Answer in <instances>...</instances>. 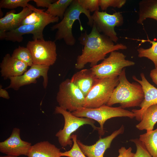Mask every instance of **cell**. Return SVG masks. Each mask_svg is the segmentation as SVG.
<instances>
[{
    "instance_id": "cell-3",
    "label": "cell",
    "mask_w": 157,
    "mask_h": 157,
    "mask_svg": "<svg viewBox=\"0 0 157 157\" xmlns=\"http://www.w3.org/2000/svg\"><path fill=\"white\" fill-rule=\"evenodd\" d=\"M119 83L115 88L106 105L111 106L119 104L122 108L139 106L144 97L142 86L137 82L127 80L125 68L118 76Z\"/></svg>"
},
{
    "instance_id": "cell-1",
    "label": "cell",
    "mask_w": 157,
    "mask_h": 157,
    "mask_svg": "<svg viewBox=\"0 0 157 157\" xmlns=\"http://www.w3.org/2000/svg\"><path fill=\"white\" fill-rule=\"evenodd\" d=\"M92 27L89 33L85 31L78 38L83 47L81 54L76 59L75 67L77 69H82L88 63L92 67L100 61L104 59L107 54L127 49V46L122 43L115 44L109 38L99 33L94 24Z\"/></svg>"
},
{
    "instance_id": "cell-27",
    "label": "cell",
    "mask_w": 157,
    "mask_h": 157,
    "mask_svg": "<svg viewBox=\"0 0 157 157\" xmlns=\"http://www.w3.org/2000/svg\"><path fill=\"white\" fill-rule=\"evenodd\" d=\"M71 138L73 141V144L72 148L69 150L65 152H61V156H65L68 157H87L82 152L77 142V135L72 134Z\"/></svg>"
},
{
    "instance_id": "cell-36",
    "label": "cell",
    "mask_w": 157,
    "mask_h": 157,
    "mask_svg": "<svg viewBox=\"0 0 157 157\" xmlns=\"http://www.w3.org/2000/svg\"><path fill=\"white\" fill-rule=\"evenodd\" d=\"M0 157H18L16 156H10V155H7L6 156H0Z\"/></svg>"
},
{
    "instance_id": "cell-18",
    "label": "cell",
    "mask_w": 157,
    "mask_h": 157,
    "mask_svg": "<svg viewBox=\"0 0 157 157\" xmlns=\"http://www.w3.org/2000/svg\"><path fill=\"white\" fill-rule=\"evenodd\" d=\"M98 80L90 69H81L75 73L71 79L85 97Z\"/></svg>"
},
{
    "instance_id": "cell-8",
    "label": "cell",
    "mask_w": 157,
    "mask_h": 157,
    "mask_svg": "<svg viewBox=\"0 0 157 157\" xmlns=\"http://www.w3.org/2000/svg\"><path fill=\"white\" fill-rule=\"evenodd\" d=\"M85 98L71 79L67 78L60 84L56 99L60 107L72 112L84 107Z\"/></svg>"
},
{
    "instance_id": "cell-11",
    "label": "cell",
    "mask_w": 157,
    "mask_h": 157,
    "mask_svg": "<svg viewBox=\"0 0 157 157\" xmlns=\"http://www.w3.org/2000/svg\"><path fill=\"white\" fill-rule=\"evenodd\" d=\"M49 68V66L33 64L22 75L10 77V84L5 89L13 88L15 90H18L24 85L36 83L37 79L41 76L43 78L44 88H46L48 83V72Z\"/></svg>"
},
{
    "instance_id": "cell-24",
    "label": "cell",
    "mask_w": 157,
    "mask_h": 157,
    "mask_svg": "<svg viewBox=\"0 0 157 157\" xmlns=\"http://www.w3.org/2000/svg\"><path fill=\"white\" fill-rule=\"evenodd\" d=\"M73 0H58L51 3L45 11L46 13L61 19Z\"/></svg>"
},
{
    "instance_id": "cell-23",
    "label": "cell",
    "mask_w": 157,
    "mask_h": 157,
    "mask_svg": "<svg viewBox=\"0 0 157 157\" xmlns=\"http://www.w3.org/2000/svg\"><path fill=\"white\" fill-rule=\"evenodd\" d=\"M139 139L152 157H157V128L140 135Z\"/></svg>"
},
{
    "instance_id": "cell-35",
    "label": "cell",
    "mask_w": 157,
    "mask_h": 157,
    "mask_svg": "<svg viewBox=\"0 0 157 157\" xmlns=\"http://www.w3.org/2000/svg\"><path fill=\"white\" fill-rule=\"evenodd\" d=\"M0 97L6 99H9L10 98L8 92L5 89L2 88V85H0Z\"/></svg>"
},
{
    "instance_id": "cell-13",
    "label": "cell",
    "mask_w": 157,
    "mask_h": 157,
    "mask_svg": "<svg viewBox=\"0 0 157 157\" xmlns=\"http://www.w3.org/2000/svg\"><path fill=\"white\" fill-rule=\"evenodd\" d=\"M31 146V143L21 139L20 129L14 128L10 136L0 142V151L7 155L27 156Z\"/></svg>"
},
{
    "instance_id": "cell-20",
    "label": "cell",
    "mask_w": 157,
    "mask_h": 157,
    "mask_svg": "<svg viewBox=\"0 0 157 157\" xmlns=\"http://www.w3.org/2000/svg\"><path fill=\"white\" fill-rule=\"evenodd\" d=\"M138 18L137 23L143 24L147 18L157 20V0H142L138 3Z\"/></svg>"
},
{
    "instance_id": "cell-6",
    "label": "cell",
    "mask_w": 157,
    "mask_h": 157,
    "mask_svg": "<svg viewBox=\"0 0 157 157\" xmlns=\"http://www.w3.org/2000/svg\"><path fill=\"white\" fill-rule=\"evenodd\" d=\"M126 57L122 53L112 51L100 63L90 69L99 79L118 77L124 67L135 64L134 62L126 59Z\"/></svg>"
},
{
    "instance_id": "cell-19",
    "label": "cell",
    "mask_w": 157,
    "mask_h": 157,
    "mask_svg": "<svg viewBox=\"0 0 157 157\" xmlns=\"http://www.w3.org/2000/svg\"><path fill=\"white\" fill-rule=\"evenodd\" d=\"M60 149L48 141H41L32 145L27 157H60Z\"/></svg>"
},
{
    "instance_id": "cell-2",
    "label": "cell",
    "mask_w": 157,
    "mask_h": 157,
    "mask_svg": "<svg viewBox=\"0 0 157 157\" xmlns=\"http://www.w3.org/2000/svg\"><path fill=\"white\" fill-rule=\"evenodd\" d=\"M82 13L84 14L88 18V25L92 26L93 22L90 12L81 6L78 0H73L61 21L51 28L52 31L57 30L55 35V40L63 39L68 46H72L75 44L76 40L72 33V28L75 21L78 20L79 22L80 30L82 31L84 30L80 19V16Z\"/></svg>"
},
{
    "instance_id": "cell-25",
    "label": "cell",
    "mask_w": 157,
    "mask_h": 157,
    "mask_svg": "<svg viewBox=\"0 0 157 157\" xmlns=\"http://www.w3.org/2000/svg\"><path fill=\"white\" fill-rule=\"evenodd\" d=\"M135 40L141 41L142 43L149 42L151 44V47L148 49L140 47L138 49V56L140 58H146L151 60L155 67H157V42L151 40L148 38L147 40Z\"/></svg>"
},
{
    "instance_id": "cell-14",
    "label": "cell",
    "mask_w": 157,
    "mask_h": 157,
    "mask_svg": "<svg viewBox=\"0 0 157 157\" xmlns=\"http://www.w3.org/2000/svg\"><path fill=\"white\" fill-rule=\"evenodd\" d=\"M124 130V126L122 125L110 135L103 138L100 136L99 139L95 143L91 145H85L78 140H77V142L80 149L87 157H103L105 151L110 148L113 140L118 135L123 133Z\"/></svg>"
},
{
    "instance_id": "cell-34",
    "label": "cell",
    "mask_w": 157,
    "mask_h": 157,
    "mask_svg": "<svg viewBox=\"0 0 157 157\" xmlns=\"http://www.w3.org/2000/svg\"><path fill=\"white\" fill-rule=\"evenodd\" d=\"M150 76L154 82L157 86V67L152 69L150 73Z\"/></svg>"
},
{
    "instance_id": "cell-26",
    "label": "cell",
    "mask_w": 157,
    "mask_h": 157,
    "mask_svg": "<svg viewBox=\"0 0 157 157\" xmlns=\"http://www.w3.org/2000/svg\"><path fill=\"white\" fill-rule=\"evenodd\" d=\"M11 56L24 62L28 66L31 67L33 64L31 54L26 47L19 46L13 51Z\"/></svg>"
},
{
    "instance_id": "cell-7",
    "label": "cell",
    "mask_w": 157,
    "mask_h": 157,
    "mask_svg": "<svg viewBox=\"0 0 157 157\" xmlns=\"http://www.w3.org/2000/svg\"><path fill=\"white\" fill-rule=\"evenodd\" d=\"M119 82L118 76L99 79L85 97L84 107L96 108L106 105Z\"/></svg>"
},
{
    "instance_id": "cell-28",
    "label": "cell",
    "mask_w": 157,
    "mask_h": 157,
    "mask_svg": "<svg viewBox=\"0 0 157 157\" xmlns=\"http://www.w3.org/2000/svg\"><path fill=\"white\" fill-rule=\"evenodd\" d=\"M30 0H1L0 1V8L13 9L18 7L23 8L29 7L30 4L28 3Z\"/></svg>"
},
{
    "instance_id": "cell-29",
    "label": "cell",
    "mask_w": 157,
    "mask_h": 157,
    "mask_svg": "<svg viewBox=\"0 0 157 157\" xmlns=\"http://www.w3.org/2000/svg\"><path fill=\"white\" fill-rule=\"evenodd\" d=\"M130 141L135 144L136 148V152L132 157H152L139 138L131 139Z\"/></svg>"
},
{
    "instance_id": "cell-10",
    "label": "cell",
    "mask_w": 157,
    "mask_h": 157,
    "mask_svg": "<svg viewBox=\"0 0 157 157\" xmlns=\"http://www.w3.org/2000/svg\"><path fill=\"white\" fill-rule=\"evenodd\" d=\"M91 17L93 24L99 33L109 38L114 42H117L119 38L115 28L121 26L123 24L124 18L120 12H115L110 14L106 11H96Z\"/></svg>"
},
{
    "instance_id": "cell-17",
    "label": "cell",
    "mask_w": 157,
    "mask_h": 157,
    "mask_svg": "<svg viewBox=\"0 0 157 157\" xmlns=\"http://www.w3.org/2000/svg\"><path fill=\"white\" fill-rule=\"evenodd\" d=\"M33 11L31 8L26 7L17 13H15L14 10L7 13L0 19V31L7 32L17 28L21 25L25 18Z\"/></svg>"
},
{
    "instance_id": "cell-5",
    "label": "cell",
    "mask_w": 157,
    "mask_h": 157,
    "mask_svg": "<svg viewBox=\"0 0 157 157\" xmlns=\"http://www.w3.org/2000/svg\"><path fill=\"white\" fill-rule=\"evenodd\" d=\"M54 113L62 115L64 119V125L63 129L60 130L55 135L58 138L59 143L63 147L72 144L73 141L71 140V136L73 133L81 126L89 124L98 132L99 131V127L95 126V121L92 119L76 116L73 115L71 112L59 106L56 107Z\"/></svg>"
},
{
    "instance_id": "cell-32",
    "label": "cell",
    "mask_w": 157,
    "mask_h": 157,
    "mask_svg": "<svg viewBox=\"0 0 157 157\" xmlns=\"http://www.w3.org/2000/svg\"><path fill=\"white\" fill-rule=\"evenodd\" d=\"M132 149L130 147L128 149L122 147L118 150L119 155L117 157H132L134 153L132 152Z\"/></svg>"
},
{
    "instance_id": "cell-16",
    "label": "cell",
    "mask_w": 157,
    "mask_h": 157,
    "mask_svg": "<svg viewBox=\"0 0 157 157\" xmlns=\"http://www.w3.org/2000/svg\"><path fill=\"white\" fill-rule=\"evenodd\" d=\"M28 66L24 62L7 53L0 63L1 76L4 79L22 75L27 70Z\"/></svg>"
},
{
    "instance_id": "cell-15",
    "label": "cell",
    "mask_w": 157,
    "mask_h": 157,
    "mask_svg": "<svg viewBox=\"0 0 157 157\" xmlns=\"http://www.w3.org/2000/svg\"><path fill=\"white\" fill-rule=\"evenodd\" d=\"M140 76L141 80L138 79L135 76H133L132 78L142 86L144 97L139 106L140 108L139 109H133L131 110L135 115L136 119L140 122L146 109L149 106L157 104V88L149 82L144 73H141Z\"/></svg>"
},
{
    "instance_id": "cell-31",
    "label": "cell",
    "mask_w": 157,
    "mask_h": 157,
    "mask_svg": "<svg viewBox=\"0 0 157 157\" xmlns=\"http://www.w3.org/2000/svg\"><path fill=\"white\" fill-rule=\"evenodd\" d=\"M79 4L90 12L99 11V0H78Z\"/></svg>"
},
{
    "instance_id": "cell-33",
    "label": "cell",
    "mask_w": 157,
    "mask_h": 157,
    "mask_svg": "<svg viewBox=\"0 0 157 157\" xmlns=\"http://www.w3.org/2000/svg\"><path fill=\"white\" fill-rule=\"evenodd\" d=\"M38 7H43L48 8L50 5L55 2L56 0H33Z\"/></svg>"
},
{
    "instance_id": "cell-9",
    "label": "cell",
    "mask_w": 157,
    "mask_h": 157,
    "mask_svg": "<svg viewBox=\"0 0 157 157\" xmlns=\"http://www.w3.org/2000/svg\"><path fill=\"white\" fill-rule=\"evenodd\" d=\"M26 47L29 50L34 64L50 67L56 59V47L55 41L37 39L29 41Z\"/></svg>"
},
{
    "instance_id": "cell-30",
    "label": "cell",
    "mask_w": 157,
    "mask_h": 157,
    "mask_svg": "<svg viewBox=\"0 0 157 157\" xmlns=\"http://www.w3.org/2000/svg\"><path fill=\"white\" fill-rule=\"evenodd\" d=\"M126 0H99V4L101 10H106L110 7L120 8L126 3Z\"/></svg>"
},
{
    "instance_id": "cell-12",
    "label": "cell",
    "mask_w": 157,
    "mask_h": 157,
    "mask_svg": "<svg viewBox=\"0 0 157 157\" xmlns=\"http://www.w3.org/2000/svg\"><path fill=\"white\" fill-rule=\"evenodd\" d=\"M51 23L46 21L35 24L22 25L14 30L7 32H0V39L14 42H21L23 41V35L31 34L33 35V40H44V29L47 25Z\"/></svg>"
},
{
    "instance_id": "cell-22",
    "label": "cell",
    "mask_w": 157,
    "mask_h": 157,
    "mask_svg": "<svg viewBox=\"0 0 157 157\" xmlns=\"http://www.w3.org/2000/svg\"><path fill=\"white\" fill-rule=\"evenodd\" d=\"M32 10L33 11L22 21L21 25L35 24L46 21L54 23L58 22L59 21V17H54L44 12V10L38 9L33 6Z\"/></svg>"
},
{
    "instance_id": "cell-4",
    "label": "cell",
    "mask_w": 157,
    "mask_h": 157,
    "mask_svg": "<svg viewBox=\"0 0 157 157\" xmlns=\"http://www.w3.org/2000/svg\"><path fill=\"white\" fill-rule=\"evenodd\" d=\"M71 113L76 116L88 118L97 122L100 125V129L98 132L100 136L105 134L104 126L108 119L117 117H127L133 119L135 116L133 112L123 109L120 106L114 107L106 104L96 108L83 107Z\"/></svg>"
},
{
    "instance_id": "cell-21",
    "label": "cell",
    "mask_w": 157,
    "mask_h": 157,
    "mask_svg": "<svg viewBox=\"0 0 157 157\" xmlns=\"http://www.w3.org/2000/svg\"><path fill=\"white\" fill-rule=\"evenodd\" d=\"M157 122V104L148 107L144 113L142 119L136 125V128L140 130H146V132L153 130L154 125Z\"/></svg>"
}]
</instances>
